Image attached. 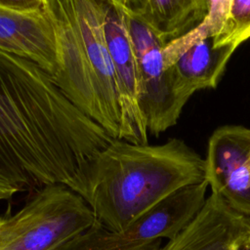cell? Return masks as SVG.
Instances as JSON below:
<instances>
[{"label":"cell","instance_id":"obj_1","mask_svg":"<svg viewBox=\"0 0 250 250\" xmlns=\"http://www.w3.org/2000/svg\"><path fill=\"white\" fill-rule=\"evenodd\" d=\"M113 140L50 73L0 49V202L51 185L85 200L90 165Z\"/></svg>","mask_w":250,"mask_h":250},{"label":"cell","instance_id":"obj_8","mask_svg":"<svg viewBox=\"0 0 250 250\" xmlns=\"http://www.w3.org/2000/svg\"><path fill=\"white\" fill-rule=\"evenodd\" d=\"M159 250H250V217L211 193L188 228Z\"/></svg>","mask_w":250,"mask_h":250},{"label":"cell","instance_id":"obj_6","mask_svg":"<svg viewBox=\"0 0 250 250\" xmlns=\"http://www.w3.org/2000/svg\"><path fill=\"white\" fill-rule=\"evenodd\" d=\"M104 33L116 77L120 103V136L134 144H147L148 132L140 104V80L135 49L123 0H104Z\"/></svg>","mask_w":250,"mask_h":250},{"label":"cell","instance_id":"obj_5","mask_svg":"<svg viewBox=\"0 0 250 250\" xmlns=\"http://www.w3.org/2000/svg\"><path fill=\"white\" fill-rule=\"evenodd\" d=\"M125 12L138 63L141 109L148 134L158 136L178 122L191 96L182 88L173 67L165 63L167 42L138 9L125 4Z\"/></svg>","mask_w":250,"mask_h":250},{"label":"cell","instance_id":"obj_10","mask_svg":"<svg viewBox=\"0 0 250 250\" xmlns=\"http://www.w3.org/2000/svg\"><path fill=\"white\" fill-rule=\"evenodd\" d=\"M0 49L33 61L53 77L57 73V41L46 11L22 14L0 7Z\"/></svg>","mask_w":250,"mask_h":250},{"label":"cell","instance_id":"obj_4","mask_svg":"<svg viewBox=\"0 0 250 250\" xmlns=\"http://www.w3.org/2000/svg\"><path fill=\"white\" fill-rule=\"evenodd\" d=\"M87 202L72 189L51 185L16 212L0 214V250H50L97 224Z\"/></svg>","mask_w":250,"mask_h":250},{"label":"cell","instance_id":"obj_11","mask_svg":"<svg viewBox=\"0 0 250 250\" xmlns=\"http://www.w3.org/2000/svg\"><path fill=\"white\" fill-rule=\"evenodd\" d=\"M235 50L232 46L215 47L214 37H207L188 45L169 66L182 88L192 96L196 91L216 88Z\"/></svg>","mask_w":250,"mask_h":250},{"label":"cell","instance_id":"obj_16","mask_svg":"<svg viewBox=\"0 0 250 250\" xmlns=\"http://www.w3.org/2000/svg\"><path fill=\"white\" fill-rule=\"evenodd\" d=\"M47 0H0V7L22 14H35L46 11Z\"/></svg>","mask_w":250,"mask_h":250},{"label":"cell","instance_id":"obj_12","mask_svg":"<svg viewBox=\"0 0 250 250\" xmlns=\"http://www.w3.org/2000/svg\"><path fill=\"white\" fill-rule=\"evenodd\" d=\"M148 24L169 42L196 27L207 15V0H143L138 9Z\"/></svg>","mask_w":250,"mask_h":250},{"label":"cell","instance_id":"obj_14","mask_svg":"<svg viewBox=\"0 0 250 250\" xmlns=\"http://www.w3.org/2000/svg\"><path fill=\"white\" fill-rule=\"evenodd\" d=\"M231 0H207L208 11L204 20L196 27L185 35L167 42L163 48V56L167 65L188 45L207 37H215L222 30Z\"/></svg>","mask_w":250,"mask_h":250},{"label":"cell","instance_id":"obj_17","mask_svg":"<svg viewBox=\"0 0 250 250\" xmlns=\"http://www.w3.org/2000/svg\"><path fill=\"white\" fill-rule=\"evenodd\" d=\"M123 2L133 9H140L143 4V0H123Z\"/></svg>","mask_w":250,"mask_h":250},{"label":"cell","instance_id":"obj_15","mask_svg":"<svg viewBox=\"0 0 250 250\" xmlns=\"http://www.w3.org/2000/svg\"><path fill=\"white\" fill-rule=\"evenodd\" d=\"M250 39V0H231L222 30L214 37V46L238 48Z\"/></svg>","mask_w":250,"mask_h":250},{"label":"cell","instance_id":"obj_9","mask_svg":"<svg viewBox=\"0 0 250 250\" xmlns=\"http://www.w3.org/2000/svg\"><path fill=\"white\" fill-rule=\"evenodd\" d=\"M206 181L184 187L161 199L122 233L132 240H170L197 217L207 199Z\"/></svg>","mask_w":250,"mask_h":250},{"label":"cell","instance_id":"obj_3","mask_svg":"<svg viewBox=\"0 0 250 250\" xmlns=\"http://www.w3.org/2000/svg\"><path fill=\"white\" fill-rule=\"evenodd\" d=\"M57 41L54 79L67 98L112 138L120 136V103L104 33V0H47Z\"/></svg>","mask_w":250,"mask_h":250},{"label":"cell","instance_id":"obj_7","mask_svg":"<svg viewBox=\"0 0 250 250\" xmlns=\"http://www.w3.org/2000/svg\"><path fill=\"white\" fill-rule=\"evenodd\" d=\"M205 181L211 193L250 217V128L225 125L209 138Z\"/></svg>","mask_w":250,"mask_h":250},{"label":"cell","instance_id":"obj_13","mask_svg":"<svg viewBox=\"0 0 250 250\" xmlns=\"http://www.w3.org/2000/svg\"><path fill=\"white\" fill-rule=\"evenodd\" d=\"M163 240L139 241L110 231L97 223L50 250H159Z\"/></svg>","mask_w":250,"mask_h":250},{"label":"cell","instance_id":"obj_2","mask_svg":"<svg viewBox=\"0 0 250 250\" xmlns=\"http://www.w3.org/2000/svg\"><path fill=\"white\" fill-rule=\"evenodd\" d=\"M205 181V159L183 140L160 145L114 139L93 160L85 201L97 222L124 233L164 197Z\"/></svg>","mask_w":250,"mask_h":250}]
</instances>
